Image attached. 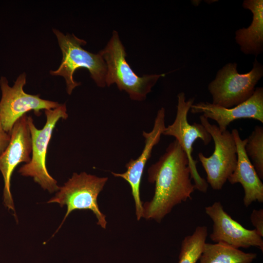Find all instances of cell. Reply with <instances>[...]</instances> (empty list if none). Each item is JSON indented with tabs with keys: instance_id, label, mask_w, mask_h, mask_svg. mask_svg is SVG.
<instances>
[{
	"instance_id": "cell-20",
	"label": "cell",
	"mask_w": 263,
	"mask_h": 263,
	"mask_svg": "<svg viewBox=\"0 0 263 263\" xmlns=\"http://www.w3.org/2000/svg\"><path fill=\"white\" fill-rule=\"evenodd\" d=\"M10 140V134L0 126V155L4 151Z\"/></svg>"
},
{
	"instance_id": "cell-11",
	"label": "cell",
	"mask_w": 263,
	"mask_h": 263,
	"mask_svg": "<svg viewBox=\"0 0 263 263\" xmlns=\"http://www.w3.org/2000/svg\"><path fill=\"white\" fill-rule=\"evenodd\" d=\"M205 212L213 222V231L209 235L212 241L238 249L255 246L263 250V237L255 229H246L233 219L220 202L206 207Z\"/></svg>"
},
{
	"instance_id": "cell-9",
	"label": "cell",
	"mask_w": 263,
	"mask_h": 263,
	"mask_svg": "<svg viewBox=\"0 0 263 263\" xmlns=\"http://www.w3.org/2000/svg\"><path fill=\"white\" fill-rule=\"evenodd\" d=\"M26 78L25 73L20 74L12 87L9 86L5 77L1 76L0 79V126L9 134L15 123L27 112L33 111L39 116L41 110L54 109L60 105L57 102L40 98L39 95L26 93L23 90Z\"/></svg>"
},
{
	"instance_id": "cell-19",
	"label": "cell",
	"mask_w": 263,
	"mask_h": 263,
	"mask_svg": "<svg viewBox=\"0 0 263 263\" xmlns=\"http://www.w3.org/2000/svg\"><path fill=\"white\" fill-rule=\"evenodd\" d=\"M250 220L258 234L263 237V209H253Z\"/></svg>"
},
{
	"instance_id": "cell-12",
	"label": "cell",
	"mask_w": 263,
	"mask_h": 263,
	"mask_svg": "<svg viewBox=\"0 0 263 263\" xmlns=\"http://www.w3.org/2000/svg\"><path fill=\"white\" fill-rule=\"evenodd\" d=\"M165 118V110L164 108H161L157 112L152 130L149 132L145 131L142 132L145 138V146L141 154L135 159H131L126 164L127 170L124 173L112 172L113 175L123 178L130 185L138 221L143 217V204L141 200L140 191L142 175L146 164L151 155L153 148L160 141L166 127Z\"/></svg>"
},
{
	"instance_id": "cell-7",
	"label": "cell",
	"mask_w": 263,
	"mask_h": 263,
	"mask_svg": "<svg viewBox=\"0 0 263 263\" xmlns=\"http://www.w3.org/2000/svg\"><path fill=\"white\" fill-rule=\"evenodd\" d=\"M201 124L211 136L214 143L213 153L209 157L199 152L198 157L207 174V182L214 190L221 189L235 169L237 147L231 132H222L215 124L202 115Z\"/></svg>"
},
{
	"instance_id": "cell-14",
	"label": "cell",
	"mask_w": 263,
	"mask_h": 263,
	"mask_svg": "<svg viewBox=\"0 0 263 263\" xmlns=\"http://www.w3.org/2000/svg\"><path fill=\"white\" fill-rule=\"evenodd\" d=\"M231 133L237 147V161L235 169L227 181L231 184L242 185L244 190L243 201L246 207L256 201L263 203V184L245 152L247 138L242 139L237 129H233Z\"/></svg>"
},
{
	"instance_id": "cell-5",
	"label": "cell",
	"mask_w": 263,
	"mask_h": 263,
	"mask_svg": "<svg viewBox=\"0 0 263 263\" xmlns=\"http://www.w3.org/2000/svg\"><path fill=\"white\" fill-rule=\"evenodd\" d=\"M65 104L58 107L45 110L46 122L41 130L35 126L31 116H28L29 128L32 139V157L30 161L23 165L19 172L22 176H30L44 190L52 193L59 190L57 181L49 173L46 165L48 146L53 130L57 122L60 119H66Z\"/></svg>"
},
{
	"instance_id": "cell-15",
	"label": "cell",
	"mask_w": 263,
	"mask_h": 263,
	"mask_svg": "<svg viewBox=\"0 0 263 263\" xmlns=\"http://www.w3.org/2000/svg\"><path fill=\"white\" fill-rule=\"evenodd\" d=\"M243 6L251 11L252 21L247 28L236 31L235 40L243 53L257 56L263 50V0H245Z\"/></svg>"
},
{
	"instance_id": "cell-18",
	"label": "cell",
	"mask_w": 263,
	"mask_h": 263,
	"mask_svg": "<svg viewBox=\"0 0 263 263\" xmlns=\"http://www.w3.org/2000/svg\"><path fill=\"white\" fill-rule=\"evenodd\" d=\"M245 152L261 179H263V128L255 127L247 138Z\"/></svg>"
},
{
	"instance_id": "cell-10",
	"label": "cell",
	"mask_w": 263,
	"mask_h": 263,
	"mask_svg": "<svg viewBox=\"0 0 263 263\" xmlns=\"http://www.w3.org/2000/svg\"><path fill=\"white\" fill-rule=\"evenodd\" d=\"M32 139L28 116L23 115L15 123L10 133V140L0 155V171L4 180L3 203L9 210L15 212L11 192V179L16 167L20 163H29L31 159Z\"/></svg>"
},
{
	"instance_id": "cell-13",
	"label": "cell",
	"mask_w": 263,
	"mask_h": 263,
	"mask_svg": "<svg viewBox=\"0 0 263 263\" xmlns=\"http://www.w3.org/2000/svg\"><path fill=\"white\" fill-rule=\"evenodd\" d=\"M190 109L193 113H202L208 119L215 121L222 132L225 131L232 122L239 119L251 118L263 123V88H256L249 99L231 108L200 102L193 103Z\"/></svg>"
},
{
	"instance_id": "cell-17",
	"label": "cell",
	"mask_w": 263,
	"mask_h": 263,
	"mask_svg": "<svg viewBox=\"0 0 263 263\" xmlns=\"http://www.w3.org/2000/svg\"><path fill=\"white\" fill-rule=\"evenodd\" d=\"M208 234L207 227L198 226L193 233L182 242L178 263H196L204 250Z\"/></svg>"
},
{
	"instance_id": "cell-16",
	"label": "cell",
	"mask_w": 263,
	"mask_h": 263,
	"mask_svg": "<svg viewBox=\"0 0 263 263\" xmlns=\"http://www.w3.org/2000/svg\"><path fill=\"white\" fill-rule=\"evenodd\" d=\"M256 257L224 243H206L199 263H251Z\"/></svg>"
},
{
	"instance_id": "cell-2",
	"label": "cell",
	"mask_w": 263,
	"mask_h": 263,
	"mask_svg": "<svg viewBox=\"0 0 263 263\" xmlns=\"http://www.w3.org/2000/svg\"><path fill=\"white\" fill-rule=\"evenodd\" d=\"M107 65L105 78L108 86L115 83L120 91H125L130 98L144 100L158 79L165 74L137 75L126 59V53L117 31L114 30L105 47L99 52Z\"/></svg>"
},
{
	"instance_id": "cell-3",
	"label": "cell",
	"mask_w": 263,
	"mask_h": 263,
	"mask_svg": "<svg viewBox=\"0 0 263 263\" xmlns=\"http://www.w3.org/2000/svg\"><path fill=\"white\" fill-rule=\"evenodd\" d=\"M53 31L57 39L62 59L58 69L50 71V74L64 77L67 93L71 94L73 90L80 85V82L75 81L73 77L75 71L79 68L87 69L98 87H105L107 65L99 53L93 54L85 50L82 46L86 44V41L74 34L64 35L56 29Z\"/></svg>"
},
{
	"instance_id": "cell-4",
	"label": "cell",
	"mask_w": 263,
	"mask_h": 263,
	"mask_svg": "<svg viewBox=\"0 0 263 263\" xmlns=\"http://www.w3.org/2000/svg\"><path fill=\"white\" fill-rule=\"evenodd\" d=\"M108 180L107 177H100L85 172L74 173L64 185L59 187L55 196L48 202L57 203L61 207L67 206L66 213L57 230L70 213L75 210L92 211L97 220V224L106 228V216L99 208L97 197Z\"/></svg>"
},
{
	"instance_id": "cell-8",
	"label": "cell",
	"mask_w": 263,
	"mask_h": 263,
	"mask_svg": "<svg viewBox=\"0 0 263 263\" xmlns=\"http://www.w3.org/2000/svg\"><path fill=\"white\" fill-rule=\"evenodd\" d=\"M177 98L175 118L171 124L165 127L162 134L175 138L188 158L190 176L194 181L195 189L205 193L207 190L208 184L198 172L196 168L197 161L192 156L193 144L196 140L200 139L204 145H208L212 137L201 124L194 123L190 124L188 122V113L194 103V98H190L186 100L185 94L183 92L180 93Z\"/></svg>"
},
{
	"instance_id": "cell-6",
	"label": "cell",
	"mask_w": 263,
	"mask_h": 263,
	"mask_svg": "<svg viewBox=\"0 0 263 263\" xmlns=\"http://www.w3.org/2000/svg\"><path fill=\"white\" fill-rule=\"evenodd\" d=\"M236 63H229L220 69L208 85L212 103L226 108L238 105L249 99L263 75V67L256 58L250 71L239 74Z\"/></svg>"
},
{
	"instance_id": "cell-1",
	"label": "cell",
	"mask_w": 263,
	"mask_h": 263,
	"mask_svg": "<svg viewBox=\"0 0 263 263\" xmlns=\"http://www.w3.org/2000/svg\"><path fill=\"white\" fill-rule=\"evenodd\" d=\"M148 181L155 185L154 195L143 205V217L160 223L176 205L191 200L195 190L188 158L175 140L148 170Z\"/></svg>"
}]
</instances>
